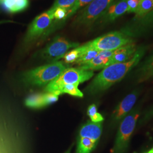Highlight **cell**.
<instances>
[{"label":"cell","instance_id":"cell-1","mask_svg":"<svg viewBox=\"0 0 153 153\" xmlns=\"http://www.w3.org/2000/svg\"><path fill=\"white\" fill-rule=\"evenodd\" d=\"M143 53V49H138L129 60L111 64L104 68L94 78L85 91L88 94L94 95L108 89L112 85L121 80L133 68L137 65Z\"/></svg>","mask_w":153,"mask_h":153},{"label":"cell","instance_id":"cell-2","mask_svg":"<svg viewBox=\"0 0 153 153\" xmlns=\"http://www.w3.org/2000/svg\"><path fill=\"white\" fill-rule=\"evenodd\" d=\"M69 68L63 61H56L29 70L22 74V81L26 85L42 87L54 81L61 74Z\"/></svg>","mask_w":153,"mask_h":153},{"label":"cell","instance_id":"cell-3","mask_svg":"<svg viewBox=\"0 0 153 153\" xmlns=\"http://www.w3.org/2000/svg\"><path fill=\"white\" fill-rule=\"evenodd\" d=\"M53 10L50 9L36 16L30 23L25 35L24 42L30 44L45 36L53 31L56 22L53 18Z\"/></svg>","mask_w":153,"mask_h":153},{"label":"cell","instance_id":"cell-4","mask_svg":"<svg viewBox=\"0 0 153 153\" xmlns=\"http://www.w3.org/2000/svg\"><path fill=\"white\" fill-rule=\"evenodd\" d=\"M93 76L94 71H86L79 68H68L54 81L47 85L44 88V91L45 93H53L57 95L58 91L64 85H79L88 81Z\"/></svg>","mask_w":153,"mask_h":153},{"label":"cell","instance_id":"cell-5","mask_svg":"<svg viewBox=\"0 0 153 153\" xmlns=\"http://www.w3.org/2000/svg\"><path fill=\"white\" fill-rule=\"evenodd\" d=\"M102 132L101 123L88 121L82 126L77 138L76 153H91L96 147Z\"/></svg>","mask_w":153,"mask_h":153},{"label":"cell","instance_id":"cell-6","mask_svg":"<svg viewBox=\"0 0 153 153\" xmlns=\"http://www.w3.org/2000/svg\"><path fill=\"white\" fill-rule=\"evenodd\" d=\"M132 43V40L123 33L114 31L106 33L92 41L85 44L90 48L98 51H115L126 44Z\"/></svg>","mask_w":153,"mask_h":153},{"label":"cell","instance_id":"cell-7","mask_svg":"<svg viewBox=\"0 0 153 153\" xmlns=\"http://www.w3.org/2000/svg\"><path fill=\"white\" fill-rule=\"evenodd\" d=\"M115 0H94L79 12L74 21L77 26H88L93 24L102 15Z\"/></svg>","mask_w":153,"mask_h":153},{"label":"cell","instance_id":"cell-8","mask_svg":"<svg viewBox=\"0 0 153 153\" xmlns=\"http://www.w3.org/2000/svg\"><path fill=\"white\" fill-rule=\"evenodd\" d=\"M139 116L137 112H133L123 119L118 131L112 153L126 152Z\"/></svg>","mask_w":153,"mask_h":153},{"label":"cell","instance_id":"cell-9","mask_svg":"<svg viewBox=\"0 0 153 153\" xmlns=\"http://www.w3.org/2000/svg\"><path fill=\"white\" fill-rule=\"evenodd\" d=\"M78 47L79 43L57 36L42 51L40 56L43 59L53 62L63 58L69 49Z\"/></svg>","mask_w":153,"mask_h":153},{"label":"cell","instance_id":"cell-10","mask_svg":"<svg viewBox=\"0 0 153 153\" xmlns=\"http://www.w3.org/2000/svg\"><path fill=\"white\" fill-rule=\"evenodd\" d=\"M59 97L53 93L33 94L26 99L25 103L28 108L38 109L54 103L57 101Z\"/></svg>","mask_w":153,"mask_h":153},{"label":"cell","instance_id":"cell-11","mask_svg":"<svg viewBox=\"0 0 153 153\" xmlns=\"http://www.w3.org/2000/svg\"><path fill=\"white\" fill-rule=\"evenodd\" d=\"M126 0L114 1L99 18L100 22H109L115 21L127 12Z\"/></svg>","mask_w":153,"mask_h":153},{"label":"cell","instance_id":"cell-12","mask_svg":"<svg viewBox=\"0 0 153 153\" xmlns=\"http://www.w3.org/2000/svg\"><path fill=\"white\" fill-rule=\"evenodd\" d=\"M114 55V51H99L97 55L92 60L88 63L79 66V68L86 71H97L109 65V61Z\"/></svg>","mask_w":153,"mask_h":153},{"label":"cell","instance_id":"cell-13","mask_svg":"<svg viewBox=\"0 0 153 153\" xmlns=\"http://www.w3.org/2000/svg\"><path fill=\"white\" fill-rule=\"evenodd\" d=\"M137 97L136 93H131L121 102L113 113V118L115 121L122 120L131 110L136 102Z\"/></svg>","mask_w":153,"mask_h":153},{"label":"cell","instance_id":"cell-14","mask_svg":"<svg viewBox=\"0 0 153 153\" xmlns=\"http://www.w3.org/2000/svg\"><path fill=\"white\" fill-rule=\"evenodd\" d=\"M136 45L133 43L126 44L114 51V55L109 61V65L115 63L124 62L131 59L136 52Z\"/></svg>","mask_w":153,"mask_h":153},{"label":"cell","instance_id":"cell-15","mask_svg":"<svg viewBox=\"0 0 153 153\" xmlns=\"http://www.w3.org/2000/svg\"><path fill=\"white\" fill-rule=\"evenodd\" d=\"M29 4L28 0H5L1 5L4 10L14 14L25 10Z\"/></svg>","mask_w":153,"mask_h":153},{"label":"cell","instance_id":"cell-16","mask_svg":"<svg viewBox=\"0 0 153 153\" xmlns=\"http://www.w3.org/2000/svg\"><path fill=\"white\" fill-rule=\"evenodd\" d=\"M81 50V53L78 60L75 63L78 66L84 65L89 61L92 60L97 55H98L99 51L96 49L90 48L86 46L85 44L79 47Z\"/></svg>","mask_w":153,"mask_h":153},{"label":"cell","instance_id":"cell-17","mask_svg":"<svg viewBox=\"0 0 153 153\" xmlns=\"http://www.w3.org/2000/svg\"><path fill=\"white\" fill-rule=\"evenodd\" d=\"M153 10V0H141L135 12L136 19H141Z\"/></svg>","mask_w":153,"mask_h":153},{"label":"cell","instance_id":"cell-18","mask_svg":"<svg viewBox=\"0 0 153 153\" xmlns=\"http://www.w3.org/2000/svg\"><path fill=\"white\" fill-rule=\"evenodd\" d=\"M78 85H79L78 84L64 85L59 89L57 94L60 96L63 94H68L73 97L82 98L83 97V94L78 89Z\"/></svg>","mask_w":153,"mask_h":153},{"label":"cell","instance_id":"cell-19","mask_svg":"<svg viewBox=\"0 0 153 153\" xmlns=\"http://www.w3.org/2000/svg\"><path fill=\"white\" fill-rule=\"evenodd\" d=\"M81 53V50L79 47H78L71 51L68 52L64 56V62L66 64H71L76 62Z\"/></svg>","mask_w":153,"mask_h":153},{"label":"cell","instance_id":"cell-20","mask_svg":"<svg viewBox=\"0 0 153 153\" xmlns=\"http://www.w3.org/2000/svg\"><path fill=\"white\" fill-rule=\"evenodd\" d=\"M88 115L91 121L93 123H101L104 120V117L100 113L98 112L97 108L95 104H91L88 107Z\"/></svg>","mask_w":153,"mask_h":153},{"label":"cell","instance_id":"cell-21","mask_svg":"<svg viewBox=\"0 0 153 153\" xmlns=\"http://www.w3.org/2000/svg\"><path fill=\"white\" fill-rule=\"evenodd\" d=\"M94 0H76L75 4L73 7L68 12V16L66 17V19L71 18L72 16H73L76 11L79 9L82 8L83 6H86L89 4H90Z\"/></svg>","mask_w":153,"mask_h":153},{"label":"cell","instance_id":"cell-22","mask_svg":"<svg viewBox=\"0 0 153 153\" xmlns=\"http://www.w3.org/2000/svg\"><path fill=\"white\" fill-rule=\"evenodd\" d=\"M76 0H56L51 9H55L57 7H62L71 10L74 5Z\"/></svg>","mask_w":153,"mask_h":153},{"label":"cell","instance_id":"cell-23","mask_svg":"<svg viewBox=\"0 0 153 153\" xmlns=\"http://www.w3.org/2000/svg\"><path fill=\"white\" fill-rule=\"evenodd\" d=\"M52 10L54 11H53V18L55 21L57 22L65 21L66 19L68 12L69 11V10L68 9L62 8V7H57L55 9H52Z\"/></svg>","mask_w":153,"mask_h":153},{"label":"cell","instance_id":"cell-24","mask_svg":"<svg viewBox=\"0 0 153 153\" xmlns=\"http://www.w3.org/2000/svg\"><path fill=\"white\" fill-rule=\"evenodd\" d=\"M153 71V55L150 56L147 60L146 61L141 68H140V71L142 72V76L150 73Z\"/></svg>","mask_w":153,"mask_h":153},{"label":"cell","instance_id":"cell-25","mask_svg":"<svg viewBox=\"0 0 153 153\" xmlns=\"http://www.w3.org/2000/svg\"><path fill=\"white\" fill-rule=\"evenodd\" d=\"M126 1L128 6L127 13H135L141 0H126Z\"/></svg>","mask_w":153,"mask_h":153},{"label":"cell","instance_id":"cell-26","mask_svg":"<svg viewBox=\"0 0 153 153\" xmlns=\"http://www.w3.org/2000/svg\"><path fill=\"white\" fill-rule=\"evenodd\" d=\"M142 22L146 24H149L150 23H153V10L147 14L146 16L141 18Z\"/></svg>","mask_w":153,"mask_h":153},{"label":"cell","instance_id":"cell-27","mask_svg":"<svg viewBox=\"0 0 153 153\" xmlns=\"http://www.w3.org/2000/svg\"><path fill=\"white\" fill-rule=\"evenodd\" d=\"M152 76H153V71H151V72H150V73H146V74L142 76L141 77V81H143L146 80V79H148L152 77Z\"/></svg>","mask_w":153,"mask_h":153},{"label":"cell","instance_id":"cell-28","mask_svg":"<svg viewBox=\"0 0 153 153\" xmlns=\"http://www.w3.org/2000/svg\"><path fill=\"white\" fill-rule=\"evenodd\" d=\"M12 22L11 21H8V20H4V21H0V25L3 24V23H10Z\"/></svg>","mask_w":153,"mask_h":153},{"label":"cell","instance_id":"cell-29","mask_svg":"<svg viewBox=\"0 0 153 153\" xmlns=\"http://www.w3.org/2000/svg\"><path fill=\"white\" fill-rule=\"evenodd\" d=\"M145 153H153V147L150 150H149L148 152Z\"/></svg>","mask_w":153,"mask_h":153},{"label":"cell","instance_id":"cell-30","mask_svg":"<svg viewBox=\"0 0 153 153\" xmlns=\"http://www.w3.org/2000/svg\"><path fill=\"white\" fill-rule=\"evenodd\" d=\"M4 1H5V0H0V5H1Z\"/></svg>","mask_w":153,"mask_h":153},{"label":"cell","instance_id":"cell-31","mask_svg":"<svg viewBox=\"0 0 153 153\" xmlns=\"http://www.w3.org/2000/svg\"><path fill=\"white\" fill-rule=\"evenodd\" d=\"M66 153H70V151H68V152H67Z\"/></svg>","mask_w":153,"mask_h":153}]
</instances>
